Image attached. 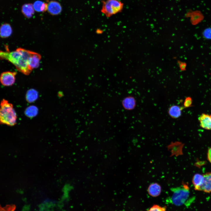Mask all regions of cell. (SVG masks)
<instances>
[{
	"instance_id": "obj_1",
	"label": "cell",
	"mask_w": 211,
	"mask_h": 211,
	"mask_svg": "<svg viewBox=\"0 0 211 211\" xmlns=\"http://www.w3.org/2000/svg\"><path fill=\"white\" fill-rule=\"evenodd\" d=\"M34 52L19 48L16 51H1V59L8 60L13 64L18 71L28 75L32 70L28 65V59Z\"/></svg>"
},
{
	"instance_id": "obj_2",
	"label": "cell",
	"mask_w": 211,
	"mask_h": 211,
	"mask_svg": "<svg viewBox=\"0 0 211 211\" xmlns=\"http://www.w3.org/2000/svg\"><path fill=\"white\" fill-rule=\"evenodd\" d=\"M0 122L1 124L13 126L16 124L17 116L13 105L4 99L1 103Z\"/></svg>"
},
{
	"instance_id": "obj_3",
	"label": "cell",
	"mask_w": 211,
	"mask_h": 211,
	"mask_svg": "<svg viewBox=\"0 0 211 211\" xmlns=\"http://www.w3.org/2000/svg\"><path fill=\"white\" fill-rule=\"evenodd\" d=\"M172 194L170 198L171 202L176 206L186 204L190 197V191L188 185L183 183L182 186L172 188L171 189Z\"/></svg>"
},
{
	"instance_id": "obj_4",
	"label": "cell",
	"mask_w": 211,
	"mask_h": 211,
	"mask_svg": "<svg viewBox=\"0 0 211 211\" xmlns=\"http://www.w3.org/2000/svg\"><path fill=\"white\" fill-rule=\"evenodd\" d=\"M101 12L107 17L122 11L123 4L119 0H106L102 1Z\"/></svg>"
},
{
	"instance_id": "obj_5",
	"label": "cell",
	"mask_w": 211,
	"mask_h": 211,
	"mask_svg": "<svg viewBox=\"0 0 211 211\" xmlns=\"http://www.w3.org/2000/svg\"><path fill=\"white\" fill-rule=\"evenodd\" d=\"M16 72L7 71L1 73L0 76V81L4 86H9L12 85L15 82Z\"/></svg>"
},
{
	"instance_id": "obj_6",
	"label": "cell",
	"mask_w": 211,
	"mask_h": 211,
	"mask_svg": "<svg viewBox=\"0 0 211 211\" xmlns=\"http://www.w3.org/2000/svg\"><path fill=\"white\" fill-rule=\"evenodd\" d=\"M48 12L52 15H57L60 14L62 10L60 3L55 1H51L48 4Z\"/></svg>"
},
{
	"instance_id": "obj_7",
	"label": "cell",
	"mask_w": 211,
	"mask_h": 211,
	"mask_svg": "<svg viewBox=\"0 0 211 211\" xmlns=\"http://www.w3.org/2000/svg\"><path fill=\"white\" fill-rule=\"evenodd\" d=\"M200 126L202 128L211 130V116L208 114L202 113L198 118Z\"/></svg>"
},
{
	"instance_id": "obj_8",
	"label": "cell",
	"mask_w": 211,
	"mask_h": 211,
	"mask_svg": "<svg viewBox=\"0 0 211 211\" xmlns=\"http://www.w3.org/2000/svg\"><path fill=\"white\" fill-rule=\"evenodd\" d=\"M41 58V56L39 54L34 52L30 57L28 59V65L32 70L38 67Z\"/></svg>"
},
{
	"instance_id": "obj_9",
	"label": "cell",
	"mask_w": 211,
	"mask_h": 211,
	"mask_svg": "<svg viewBox=\"0 0 211 211\" xmlns=\"http://www.w3.org/2000/svg\"><path fill=\"white\" fill-rule=\"evenodd\" d=\"M122 105L125 109L127 110H132L136 106V100L132 96H127L122 100Z\"/></svg>"
},
{
	"instance_id": "obj_10",
	"label": "cell",
	"mask_w": 211,
	"mask_h": 211,
	"mask_svg": "<svg viewBox=\"0 0 211 211\" xmlns=\"http://www.w3.org/2000/svg\"><path fill=\"white\" fill-rule=\"evenodd\" d=\"M204 177L203 175L196 173L192 178V183L195 190H200L204 182Z\"/></svg>"
},
{
	"instance_id": "obj_11",
	"label": "cell",
	"mask_w": 211,
	"mask_h": 211,
	"mask_svg": "<svg viewBox=\"0 0 211 211\" xmlns=\"http://www.w3.org/2000/svg\"><path fill=\"white\" fill-rule=\"evenodd\" d=\"M203 175L204 182L200 190L206 193L211 192V172L207 173Z\"/></svg>"
},
{
	"instance_id": "obj_12",
	"label": "cell",
	"mask_w": 211,
	"mask_h": 211,
	"mask_svg": "<svg viewBox=\"0 0 211 211\" xmlns=\"http://www.w3.org/2000/svg\"><path fill=\"white\" fill-rule=\"evenodd\" d=\"M34 11L33 4L31 3L25 4L21 7L22 13L27 18H30L32 16L34 13Z\"/></svg>"
},
{
	"instance_id": "obj_13",
	"label": "cell",
	"mask_w": 211,
	"mask_h": 211,
	"mask_svg": "<svg viewBox=\"0 0 211 211\" xmlns=\"http://www.w3.org/2000/svg\"><path fill=\"white\" fill-rule=\"evenodd\" d=\"M147 191L150 195L153 197H156L160 194L161 187L158 183H153L149 186Z\"/></svg>"
},
{
	"instance_id": "obj_14",
	"label": "cell",
	"mask_w": 211,
	"mask_h": 211,
	"mask_svg": "<svg viewBox=\"0 0 211 211\" xmlns=\"http://www.w3.org/2000/svg\"><path fill=\"white\" fill-rule=\"evenodd\" d=\"M183 107L177 105H173L169 109L168 113L169 115L173 118H177L179 117L181 114V111Z\"/></svg>"
},
{
	"instance_id": "obj_15",
	"label": "cell",
	"mask_w": 211,
	"mask_h": 211,
	"mask_svg": "<svg viewBox=\"0 0 211 211\" xmlns=\"http://www.w3.org/2000/svg\"><path fill=\"white\" fill-rule=\"evenodd\" d=\"M12 29L8 23H5L2 24L0 28V36L2 38L9 37L12 34Z\"/></svg>"
},
{
	"instance_id": "obj_16",
	"label": "cell",
	"mask_w": 211,
	"mask_h": 211,
	"mask_svg": "<svg viewBox=\"0 0 211 211\" xmlns=\"http://www.w3.org/2000/svg\"><path fill=\"white\" fill-rule=\"evenodd\" d=\"M33 6L35 10L38 12H45L47 10L48 4L38 0L34 2Z\"/></svg>"
},
{
	"instance_id": "obj_17",
	"label": "cell",
	"mask_w": 211,
	"mask_h": 211,
	"mask_svg": "<svg viewBox=\"0 0 211 211\" xmlns=\"http://www.w3.org/2000/svg\"><path fill=\"white\" fill-rule=\"evenodd\" d=\"M38 93L34 89H30L28 91L26 95L27 101L29 103H32L35 101L38 98Z\"/></svg>"
},
{
	"instance_id": "obj_18",
	"label": "cell",
	"mask_w": 211,
	"mask_h": 211,
	"mask_svg": "<svg viewBox=\"0 0 211 211\" xmlns=\"http://www.w3.org/2000/svg\"><path fill=\"white\" fill-rule=\"evenodd\" d=\"M38 109L36 106H32L27 108L25 111V115L30 118L33 117L37 114Z\"/></svg>"
},
{
	"instance_id": "obj_19",
	"label": "cell",
	"mask_w": 211,
	"mask_h": 211,
	"mask_svg": "<svg viewBox=\"0 0 211 211\" xmlns=\"http://www.w3.org/2000/svg\"><path fill=\"white\" fill-rule=\"evenodd\" d=\"M16 206L14 205H7L4 207L0 206V211H14Z\"/></svg>"
},
{
	"instance_id": "obj_20",
	"label": "cell",
	"mask_w": 211,
	"mask_h": 211,
	"mask_svg": "<svg viewBox=\"0 0 211 211\" xmlns=\"http://www.w3.org/2000/svg\"><path fill=\"white\" fill-rule=\"evenodd\" d=\"M147 211H166L164 207H162L158 205H154Z\"/></svg>"
},
{
	"instance_id": "obj_21",
	"label": "cell",
	"mask_w": 211,
	"mask_h": 211,
	"mask_svg": "<svg viewBox=\"0 0 211 211\" xmlns=\"http://www.w3.org/2000/svg\"><path fill=\"white\" fill-rule=\"evenodd\" d=\"M192 103V100L191 98L190 97H187L185 99L184 103V108H188L190 106Z\"/></svg>"
},
{
	"instance_id": "obj_22",
	"label": "cell",
	"mask_w": 211,
	"mask_h": 211,
	"mask_svg": "<svg viewBox=\"0 0 211 211\" xmlns=\"http://www.w3.org/2000/svg\"><path fill=\"white\" fill-rule=\"evenodd\" d=\"M204 35L207 38H211V29L206 30L204 33Z\"/></svg>"
},
{
	"instance_id": "obj_23",
	"label": "cell",
	"mask_w": 211,
	"mask_h": 211,
	"mask_svg": "<svg viewBox=\"0 0 211 211\" xmlns=\"http://www.w3.org/2000/svg\"><path fill=\"white\" fill-rule=\"evenodd\" d=\"M207 158L209 161L211 163V147L208 150Z\"/></svg>"
},
{
	"instance_id": "obj_24",
	"label": "cell",
	"mask_w": 211,
	"mask_h": 211,
	"mask_svg": "<svg viewBox=\"0 0 211 211\" xmlns=\"http://www.w3.org/2000/svg\"></svg>"
}]
</instances>
